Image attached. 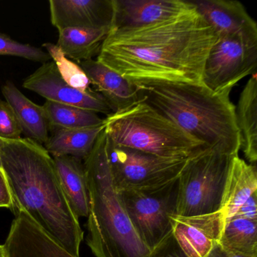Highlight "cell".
<instances>
[{
  "label": "cell",
  "instance_id": "obj_14",
  "mask_svg": "<svg viewBox=\"0 0 257 257\" xmlns=\"http://www.w3.org/2000/svg\"><path fill=\"white\" fill-rule=\"evenodd\" d=\"M50 19L58 31L65 28L112 27V0H50Z\"/></svg>",
  "mask_w": 257,
  "mask_h": 257
},
{
  "label": "cell",
  "instance_id": "obj_31",
  "mask_svg": "<svg viewBox=\"0 0 257 257\" xmlns=\"http://www.w3.org/2000/svg\"><path fill=\"white\" fill-rule=\"evenodd\" d=\"M206 257H251L247 255H240V254L234 253L223 249L219 243H216L212 248Z\"/></svg>",
  "mask_w": 257,
  "mask_h": 257
},
{
  "label": "cell",
  "instance_id": "obj_24",
  "mask_svg": "<svg viewBox=\"0 0 257 257\" xmlns=\"http://www.w3.org/2000/svg\"><path fill=\"white\" fill-rule=\"evenodd\" d=\"M43 108L49 132L58 129L92 127L104 123V119L96 112L76 106L46 100Z\"/></svg>",
  "mask_w": 257,
  "mask_h": 257
},
{
  "label": "cell",
  "instance_id": "obj_5",
  "mask_svg": "<svg viewBox=\"0 0 257 257\" xmlns=\"http://www.w3.org/2000/svg\"><path fill=\"white\" fill-rule=\"evenodd\" d=\"M104 120L106 137L113 144L159 157L190 159L210 149L142 100Z\"/></svg>",
  "mask_w": 257,
  "mask_h": 257
},
{
  "label": "cell",
  "instance_id": "obj_33",
  "mask_svg": "<svg viewBox=\"0 0 257 257\" xmlns=\"http://www.w3.org/2000/svg\"><path fill=\"white\" fill-rule=\"evenodd\" d=\"M0 149H1V141H0ZM0 168L2 169V167H1V161H0Z\"/></svg>",
  "mask_w": 257,
  "mask_h": 257
},
{
  "label": "cell",
  "instance_id": "obj_27",
  "mask_svg": "<svg viewBox=\"0 0 257 257\" xmlns=\"http://www.w3.org/2000/svg\"><path fill=\"white\" fill-rule=\"evenodd\" d=\"M22 131L10 105L0 99V139L17 141Z\"/></svg>",
  "mask_w": 257,
  "mask_h": 257
},
{
  "label": "cell",
  "instance_id": "obj_22",
  "mask_svg": "<svg viewBox=\"0 0 257 257\" xmlns=\"http://www.w3.org/2000/svg\"><path fill=\"white\" fill-rule=\"evenodd\" d=\"M111 28H70L59 31L57 46L67 58L80 63L98 56Z\"/></svg>",
  "mask_w": 257,
  "mask_h": 257
},
{
  "label": "cell",
  "instance_id": "obj_20",
  "mask_svg": "<svg viewBox=\"0 0 257 257\" xmlns=\"http://www.w3.org/2000/svg\"><path fill=\"white\" fill-rule=\"evenodd\" d=\"M257 192L256 165L236 156L233 159L221 206L224 222L232 218L238 209Z\"/></svg>",
  "mask_w": 257,
  "mask_h": 257
},
{
  "label": "cell",
  "instance_id": "obj_25",
  "mask_svg": "<svg viewBox=\"0 0 257 257\" xmlns=\"http://www.w3.org/2000/svg\"><path fill=\"white\" fill-rule=\"evenodd\" d=\"M43 47L46 49V52L55 63L57 70L64 82L80 91L89 89L91 85L89 79L80 66L67 58L56 44L43 43Z\"/></svg>",
  "mask_w": 257,
  "mask_h": 257
},
{
  "label": "cell",
  "instance_id": "obj_3",
  "mask_svg": "<svg viewBox=\"0 0 257 257\" xmlns=\"http://www.w3.org/2000/svg\"><path fill=\"white\" fill-rule=\"evenodd\" d=\"M141 100L211 149L238 156L240 137L230 93H215L203 84L150 82L136 85Z\"/></svg>",
  "mask_w": 257,
  "mask_h": 257
},
{
  "label": "cell",
  "instance_id": "obj_18",
  "mask_svg": "<svg viewBox=\"0 0 257 257\" xmlns=\"http://www.w3.org/2000/svg\"><path fill=\"white\" fill-rule=\"evenodd\" d=\"M52 158L70 208L76 217H88L89 195L83 161L71 156Z\"/></svg>",
  "mask_w": 257,
  "mask_h": 257
},
{
  "label": "cell",
  "instance_id": "obj_7",
  "mask_svg": "<svg viewBox=\"0 0 257 257\" xmlns=\"http://www.w3.org/2000/svg\"><path fill=\"white\" fill-rule=\"evenodd\" d=\"M178 178L156 187L118 192L135 232L150 252L172 233V216L177 215Z\"/></svg>",
  "mask_w": 257,
  "mask_h": 257
},
{
  "label": "cell",
  "instance_id": "obj_19",
  "mask_svg": "<svg viewBox=\"0 0 257 257\" xmlns=\"http://www.w3.org/2000/svg\"><path fill=\"white\" fill-rule=\"evenodd\" d=\"M236 122L240 137V150L248 163L257 161V76L252 75L240 92L235 106Z\"/></svg>",
  "mask_w": 257,
  "mask_h": 257
},
{
  "label": "cell",
  "instance_id": "obj_12",
  "mask_svg": "<svg viewBox=\"0 0 257 257\" xmlns=\"http://www.w3.org/2000/svg\"><path fill=\"white\" fill-rule=\"evenodd\" d=\"M197 11L218 36L237 37L257 46V25L243 4L232 0H195Z\"/></svg>",
  "mask_w": 257,
  "mask_h": 257
},
{
  "label": "cell",
  "instance_id": "obj_16",
  "mask_svg": "<svg viewBox=\"0 0 257 257\" xmlns=\"http://www.w3.org/2000/svg\"><path fill=\"white\" fill-rule=\"evenodd\" d=\"M79 66L88 76L91 85L104 98L113 113L124 110L141 101L136 85L97 60L82 61Z\"/></svg>",
  "mask_w": 257,
  "mask_h": 257
},
{
  "label": "cell",
  "instance_id": "obj_15",
  "mask_svg": "<svg viewBox=\"0 0 257 257\" xmlns=\"http://www.w3.org/2000/svg\"><path fill=\"white\" fill-rule=\"evenodd\" d=\"M4 245L9 257H76L23 212L16 214Z\"/></svg>",
  "mask_w": 257,
  "mask_h": 257
},
{
  "label": "cell",
  "instance_id": "obj_6",
  "mask_svg": "<svg viewBox=\"0 0 257 257\" xmlns=\"http://www.w3.org/2000/svg\"><path fill=\"white\" fill-rule=\"evenodd\" d=\"M234 157L207 149L190 158L178 178L177 215L198 216L219 211Z\"/></svg>",
  "mask_w": 257,
  "mask_h": 257
},
{
  "label": "cell",
  "instance_id": "obj_26",
  "mask_svg": "<svg viewBox=\"0 0 257 257\" xmlns=\"http://www.w3.org/2000/svg\"><path fill=\"white\" fill-rule=\"evenodd\" d=\"M0 55L19 57L43 64L52 61L49 54L40 48L19 43L2 33H0Z\"/></svg>",
  "mask_w": 257,
  "mask_h": 257
},
{
  "label": "cell",
  "instance_id": "obj_11",
  "mask_svg": "<svg viewBox=\"0 0 257 257\" xmlns=\"http://www.w3.org/2000/svg\"><path fill=\"white\" fill-rule=\"evenodd\" d=\"M113 20L110 30L138 28L175 19L195 10L184 0H112Z\"/></svg>",
  "mask_w": 257,
  "mask_h": 257
},
{
  "label": "cell",
  "instance_id": "obj_1",
  "mask_svg": "<svg viewBox=\"0 0 257 257\" xmlns=\"http://www.w3.org/2000/svg\"><path fill=\"white\" fill-rule=\"evenodd\" d=\"M217 39L195 9L142 28L110 30L97 61L135 85L202 84L204 64Z\"/></svg>",
  "mask_w": 257,
  "mask_h": 257
},
{
  "label": "cell",
  "instance_id": "obj_32",
  "mask_svg": "<svg viewBox=\"0 0 257 257\" xmlns=\"http://www.w3.org/2000/svg\"><path fill=\"white\" fill-rule=\"evenodd\" d=\"M0 257H9L5 245L0 244Z\"/></svg>",
  "mask_w": 257,
  "mask_h": 257
},
{
  "label": "cell",
  "instance_id": "obj_2",
  "mask_svg": "<svg viewBox=\"0 0 257 257\" xmlns=\"http://www.w3.org/2000/svg\"><path fill=\"white\" fill-rule=\"evenodd\" d=\"M0 161L15 215L23 212L76 257L84 232L69 205L52 156L30 138L0 139Z\"/></svg>",
  "mask_w": 257,
  "mask_h": 257
},
{
  "label": "cell",
  "instance_id": "obj_29",
  "mask_svg": "<svg viewBox=\"0 0 257 257\" xmlns=\"http://www.w3.org/2000/svg\"><path fill=\"white\" fill-rule=\"evenodd\" d=\"M257 192H254L250 198L238 209L234 216L257 220Z\"/></svg>",
  "mask_w": 257,
  "mask_h": 257
},
{
  "label": "cell",
  "instance_id": "obj_9",
  "mask_svg": "<svg viewBox=\"0 0 257 257\" xmlns=\"http://www.w3.org/2000/svg\"><path fill=\"white\" fill-rule=\"evenodd\" d=\"M256 67L257 46L218 36L204 64L202 84L215 93H230L243 78L256 73Z\"/></svg>",
  "mask_w": 257,
  "mask_h": 257
},
{
  "label": "cell",
  "instance_id": "obj_30",
  "mask_svg": "<svg viewBox=\"0 0 257 257\" xmlns=\"http://www.w3.org/2000/svg\"><path fill=\"white\" fill-rule=\"evenodd\" d=\"M0 207L12 208V199L3 170L0 168Z\"/></svg>",
  "mask_w": 257,
  "mask_h": 257
},
{
  "label": "cell",
  "instance_id": "obj_13",
  "mask_svg": "<svg viewBox=\"0 0 257 257\" xmlns=\"http://www.w3.org/2000/svg\"><path fill=\"white\" fill-rule=\"evenodd\" d=\"M225 222L220 211L198 216H172V234L189 257H206L218 243Z\"/></svg>",
  "mask_w": 257,
  "mask_h": 257
},
{
  "label": "cell",
  "instance_id": "obj_23",
  "mask_svg": "<svg viewBox=\"0 0 257 257\" xmlns=\"http://www.w3.org/2000/svg\"><path fill=\"white\" fill-rule=\"evenodd\" d=\"M257 220L233 216L225 222L219 244L223 249L247 256H257Z\"/></svg>",
  "mask_w": 257,
  "mask_h": 257
},
{
  "label": "cell",
  "instance_id": "obj_28",
  "mask_svg": "<svg viewBox=\"0 0 257 257\" xmlns=\"http://www.w3.org/2000/svg\"><path fill=\"white\" fill-rule=\"evenodd\" d=\"M149 257H189L181 249L172 233L150 252Z\"/></svg>",
  "mask_w": 257,
  "mask_h": 257
},
{
  "label": "cell",
  "instance_id": "obj_10",
  "mask_svg": "<svg viewBox=\"0 0 257 257\" xmlns=\"http://www.w3.org/2000/svg\"><path fill=\"white\" fill-rule=\"evenodd\" d=\"M23 87L47 101L76 106L96 113H113L103 97L91 88L80 91L69 85L60 76L53 61L45 63L24 80Z\"/></svg>",
  "mask_w": 257,
  "mask_h": 257
},
{
  "label": "cell",
  "instance_id": "obj_8",
  "mask_svg": "<svg viewBox=\"0 0 257 257\" xmlns=\"http://www.w3.org/2000/svg\"><path fill=\"white\" fill-rule=\"evenodd\" d=\"M106 155L117 192L156 187L180 177L187 159H167L116 145L106 137Z\"/></svg>",
  "mask_w": 257,
  "mask_h": 257
},
{
  "label": "cell",
  "instance_id": "obj_21",
  "mask_svg": "<svg viewBox=\"0 0 257 257\" xmlns=\"http://www.w3.org/2000/svg\"><path fill=\"white\" fill-rule=\"evenodd\" d=\"M104 128L105 120L100 125L52 131L44 147L52 157L71 156L84 162Z\"/></svg>",
  "mask_w": 257,
  "mask_h": 257
},
{
  "label": "cell",
  "instance_id": "obj_17",
  "mask_svg": "<svg viewBox=\"0 0 257 257\" xmlns=\"http://www.w3.org/2000/svg\"><path fill=\"white\" fill-rule=\"evenodd\" d=\"M2 93L13 109L22 133L41 145L46 144L49 129L43 106L31 101L11 81H7L2 87Z\"/></svg>",
  "mask_w": 257,
  "mask_h": 257
},
{
  "label": "cell",
  "instance_id": "obj_4",
  "mask_svg": "<svg viewBox=\"0 0 257 257\" xmlns=\"http://www.w3.org/2000/svg\"><path fill=\"white\" fill-rule=\"evenodd\" d=\"M105 129V128H104ZM89 195L87 243L96 257H149L114 186L105 130L84 160Z\"/></svg>",
  "mask_w": 257,
  "mask_h": 257
}]
</instances>
